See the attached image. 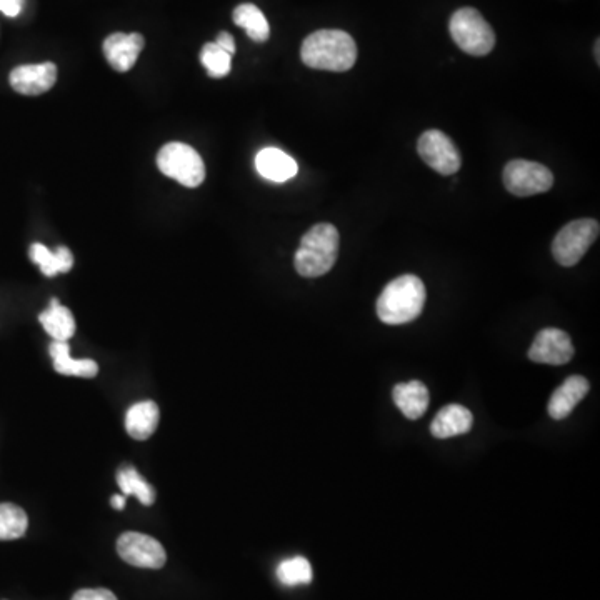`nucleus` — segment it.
<instances>
[{
	"label": "nucleus",
	"mask_w": 600,
	"mask_h": 600,
	"mask_svg": "<svg viewBox=\"0 0 600 600\" xmlns=\"http://www.w3.org/2000/svg\"><path fill=\"white\" fill-rule=\"evenodd\" d=\"M300 57L310 69L345 72L354 67L357 45L344 30H317L304 40Z\"/></svg>",
	"instance_id": "1"
},
{
	"label": "nucleus",
	"mask_w": 600,
	"mask_h": 600,
	"mask_svg": "<svg viewBox=\"0 0 600 600\" xmlns=\"http://www.w3.org/2000/svg\"><path fill=\"white\" fill-rule=\"evenodd\" d=\"M424 304V282L415 275H400L380 292L377 315L384 324H409L422 314Z\"/></svg>",
	"instance_id": "2"
},
{
	"label": "nucleus",
	"mask_w": 600,
	"mask_h": 600,
	"mask_svg": "<svg viewBox=\"0 0 600 600\" xmlns=\"http://www.w3.org/2000/svg\"><path fill=\"white\" fill-rule=\"evenodd\" d=\"M339 230L332 224H317L305 232L295 252V270L302 277H320L332 270L339 255Z\"/></svg>",
	"instance_id": "3"
},
{
	"label": "nucleus",
	"mask_w": 600,
	"mask_h": 600,
	"mask_svg": "<svg viewBox=\"0 0 600 600\" xmlns=\"http://www.w3.org/2000/svg\"><path fill=\"white\" fill-rule=\"evenodd\" d=\"M450 35L465 54L482 57L492 52L495 32L479 10L472 7L459 9L450 19Z\"/></svg>",
	"instance_id": "4"
},
{
	"label": "nucleus",
	"mask_w": 600,
	"mask_h": 600,
	"mask_svg": "<svg viewBox=\"0 0 600 600\" xmlns=\"http://www.w3.org/2000/svg\"><path fill=\"white\" fill-rule=\"evenodd\" d=\"M157 167L184 187H199L205 179L204 160L194 147L182 142L165 144L157 154Z\"/></svg>",
	"instance_id": "5"
},
{
	"label": "nucleus",
	"mask_w": 600,
	"mask_h": 600,
	"mask_svg": "<svg viewBox=\"0 0 600 600\" xmlns=\"http://www.w3.org/2000/svg\"><path fill=\"white\" fill-rule=\"evenodd\" d=\"M599 232V222L594 219H579L564 225L552 242L554 259L564 267H574L597 240Z\"/></svg>",
	"instance_id": "6"
},
{
	"label": "nucleus",
	"mask_w": 600,
	"mask_h": 600,
	"mask_svg": "<svg viewBox=\"0 0 600 600\" xmlns=\"http://www.w3.org/2000/svg\"><path fill=\"white\" fill-rule=\"evenodd\" d=\"M504 185L517 197L544 194L554 185V174L545 165L530 160H510L504 169Z\"/></svg>",
	"instance_id": "7"
},
{
	"label": "nucleus",
	"mask_w": 600,
	"mask_h": 600,
	"mask_svg": "<svg viewBox=\"0 0 600 600\" xmlns=\"http://www.w3.org/2000/svg\"><path fill=\"white\" fill-rule=\"evenodd\" d=\"M120 559L142 569H162L167 562L164 545L150 535L125 532L117 540Z\"/></svg>",
	"instance_id": "8"
},
{
	"label": "nucleus",
	"mask_w": 600,
	"mask_h": 600,
	"mask_svg": "<svg viewBox=\"0 0 600 600\" xmlns=\"http://www.w3.org/2000/svg\"><path fill=\"white\" fill-rule=\"evenodd\" d=\"M417 152L420 159L429 165L430 169L440 175H452L459 172L462 159L450 137L440 130H427L420 135Z\"/></svg>",
	"instance_id": "9"
},
{
	"label": "nucleus",
	"mask_w": 600,
	"mask_h": 600,
	"mask_svg": "<svg viewBox=\"0 0 600 600\" xmlns=\"http://www.w3.org/2000/svg\"><path fill=\"white\" fill-rule=\"evenodd\" d=\"M574 357V345L564 330L544 329L535 335L529 359L535 364L564 365Z\"/></svg>",
	"instance_id": "10"
},
{
	"label": "nucleus",
	"mask_w": 600,
	"mask_h": 600,
	"mask_svg": "<svg viewBox=\"0 0 600 600\" xmlns=\"http://www.w3.org/2000/svg\"><path fill=\"white\" fill-rule=\"evenodd\" d=\"M57 80V67L52 62L19 65L10 72L9 82L22 95H40L52 89Z\"/></svg>",
	"instance_id": "11"
},
{
	"label": "nucleus",
	"mask_w": 600,
	"mask_h": 600,
	"mask_svg": "<svg viewBox=\"0 0 600 600\" xmlns=\"http://www.w3.org/2000/svg\"><path fill=\"white\" fill-rule=\"evenodd\" d=\"M145 40L140 34H112L104 40V55L112 69L127 72L134 67L144 49Z\"/></svg>",
	"instance_id": "12"
},
{
	"label": "nucleus",
	"mask_w": 600,
	"mask_h": 600,
	"mask_svg": "<svg viewBox=\"0 0 600 600\" xmlns=\"http://www.w3.org/2000/svg\"><path fill=\"white\" fill-rule=\"evenodd\" d=\"M589 380L582 375H572L555 390L549 400V415L554 420H562L572 414V410L579 405L589 392Z\"/></svg>",
	"instance_id": "13"
},
{
	"label": "nucleus",
	"mask_w": 600,
	"mask_h": 600,
	"mask_svg": "<svg viewBox=\"0 0 600 600\" xmlns=\"http://www.w3.org/2000/svg\"><path fill=\"white\" fill-rule=\"evenodd\" d=\"M472 424H474V417L467 407L450 404L437 414L430 425V432L437 439H450L455 435L467 434L472 429Z\"/></svg>",
	"instance_id": "14"
},
{
	"label": "nucleus",
	"mask_w": 600,
	"mask_h": 600,
	"mask_svg": "<svg viewBox=\"0 0 600 600\" xmlns=\"http://www.w3.org/2000/svg\"><path fill=\"white\" fill-rule=\"evenodd\" d=\"M255 167L264 179L279 182V184L295 177L299 170L297 162L290 155L280 149H274V147L260 150L255 157Z\"/></svg>",
	"instance_id": "15"
},
{
	"label": "nucleus",
	"mask_w": 600,
	"mask_h": 600,
	"mask_svg": "<svg viewBox=\"0 0 600 600\" xmlns=\"http://www.w3.org/2000/svg\"><path fill=\"white\" fill-rule=\"evenodd\" d=\"M392 397L400 412L410 420L420 419L429 407V390L419 380L395 385Z\"/></svg>",
	"instance_id": "16"
},
{
	"label": "nucleus",
	"mask_w": 600,
	"mask_h": 600,
	"mask_svg": "<svg viewBox=\"0 0 600 600\" xmlns=\"http://www.w3.org/2000/svg\"><path fill=\"white\" fill-rule=\"evenodd\" d=\"M159 407L152 400L134 404L125 414V429L135 440L149 439L159 425Z\"/></svg>",
	"instance_id": "17"
},
{
	"label": "nucleus",
	"mask_w": 600,
	"mask_h": 600,
	"mask_svg": "<svg viewBox=\"0 0 600 600\" xmlns=\"http://www.w3.org/2000/svg\"><path fill=\"white\" fill-rule=\"evenodd\" d=\"M50 357L54 360V369L62 375H75L92 379L99 372V365L92 359H72L67 342L54 340L49 347Z\"/></svg>",
	"instance_id": "18"
},
{
	"label": "nucleus",
	"mask_w": 600,
	"mask_h": 600,
	"mask_svg": "<svg viewBox=\"0 0 600 600\" xmlns=\"http://www.w3.org/2000/svg\"><path fill=\"white\" fill-rule=\"evenodd\" d=\"M29 255L30 259L39 265L42 274L47 275V277L65 274L74 265V255L64 245H59L57 249L50 250L44 244H34L30 247Z\"/></svg>",
	"instance_id": "19"
},
{
	"label": "nucleus",
	"mask_w": 600,
	"mask_h": 600,
	"mask_svg": "<svg viewBox=\"0 0 600 600\" xmlns=\"http://www.w3.org/2000/svg\"><path fill=\"white\" fill-rule=\"evenodd\" d=\"M40 324L54 340L67 342L75 334L74 315L67 307L60 305L59 299L50 300L49 309L39 315Z\"/></svg>",
	"instance_id": "20"
},
{
	"label": "nucleus",
	"mask_w": 600,
	"mask_h": 600,
	"mask_svg": "<svg viewBox=\"0 0 600 600\" xmlns=\"http://www.w3.org/2000/svg\"><path fill=\"white\" fill-rule=\"evenodd\" d=\"M235 24L242 27L247 32L250 39L255 42H265L269 39L270 27L269 22L265 19V15L262 14V10L259 7H255L254 4H242L234 10Z\"/></svg>",
	"instance_id": "21"
},
{
	"label": "nucleus",
	"mask_w": 600,
	"mask_h": 600,
	"mask_svg": "<svg viewBox=\"0 0 600 600\" xmlns=\"http://www.w3.org/2000/svg\"><path fill=\"white\" fill-rule=\"evenodd\" d=\"M117 484H119L122 494L135 495L140 500V504L152 505L155 502V490L152 485L145 482L144 477L130 465L120 467L117 472Z\"/></svg>",
	"instance_id": "22"
},
{
	"label": "nucleus",
	"mask_w": 600,
	"mask_h": 600,
	"mask_svg": "<svg viewBox=\"0 0 600 600\" xmlns=\"http://www.w3.org/2000/svg\"><path fill=\"white\" fill-rule=\"evenodd\" d=\"M29 519L19 505L0 504V540L20 539L27 532Z\"/></svg>",
	"instance_id": "23"
},
{
	"label": "nucleus",
	"mask_w": 600,
	"mask_h": 600,
	"mask_svg": "<svg viewBox=\"0 0 600 600\" xmlns=\"http://www.w3.org/2000/svg\"><path fill=\"white\" fill-rule=\"evenodd\" d=\"M277 579L280 584L287 587L295 585H307L312 582V567L309 560L305 557H294V559L284 560L277 567Z\"/></svg>",
	"instance_id": "24"
},
{
	"label": "nucleus",
	"mask_w": 600,
	"mask_h": 600,
	"mask_svg": "<svg viewBox=\"0 0 600 600\" xmlns=\"http://www.w3.org/2000/svg\"><path fill=\"white\" fill-rule=\"evenodd\" d=\"M200 62L204 65L210 77H225L232 69V55L220 49L215 42L205 44L200 50Z\"/></svg>",
	"instance_id": "25"
},
{
	"label": "nucleus",
	"mask_w": 600,
	"mask_h": 600,
	"mask_svg": "<svg viewBox=\"0 0 600 600\" xmlns=\"http://www.w3.org/2000/svg\"><path fill=\"white\" fill-rule=\"evenodd\" d=\"M72 600H117V597L107 589H82L75 592Z\"/></svg>",
	"instance_id": "26"
},
{
	"label": "nucleus",
	"mask_w": 600,
	"mask_h": 600,
	"mask_svg": "<svg viewBox=\"0 0 600 600\" xmlns=\"http://www.w3.org/2000/svg\"><path fill=\"white\" fill-rule=\"evenodd\" d=\"M24 0H0V12H4L7 17H17L22 10Z\"/></svg>",
	"instance_id": "27"
},
{
	"label": "nucleus",
	"mask_w": 600,
	"mask_h": 600,
	"mask_svg": "<svg viewBox=\"0 0 600 600\" xmlns=\"http://www.w3.org/2000/svg\"><path fill=\"white\" fill-rule=\"evenodd\" d=\"M215 44L219 45L220 49L225 50L227 54H235V40L229 32H220L215 39Z\"/></svg>",
	"instance_id": "28"
},
{
	"label": "nucleus",
	"mask_w": 600,
	"mask_h": 600,
	"mask_svg": "<svg viewBox=\"0 0 600 600\" xmlns=\"http://www.w3.org/2000/svg\"><path fill=\"white\" fill-rule=\"evenodd\" d=\"M110 502H112V507H114V509L122 510L125 507V495L124 494L114 495V497H112V499H110Z\"/></svg>",
	"instance_id": "29"
}]
</instances>
